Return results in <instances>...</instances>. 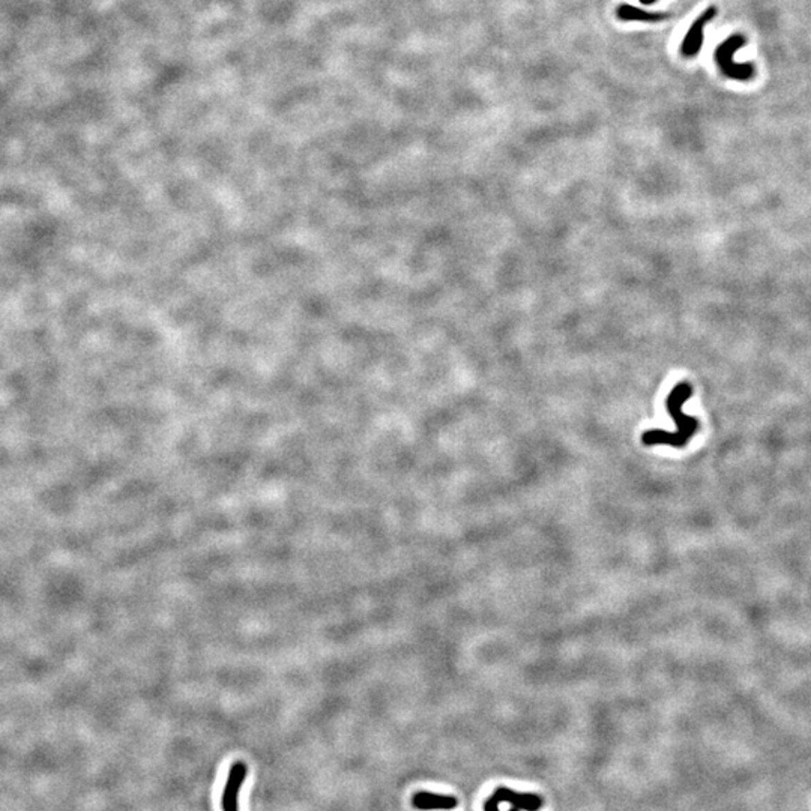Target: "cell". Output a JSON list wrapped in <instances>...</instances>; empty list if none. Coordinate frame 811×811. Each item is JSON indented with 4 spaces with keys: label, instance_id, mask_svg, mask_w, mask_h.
<instances>
[{
    "label": "cell",
    "instance_id": "4",
    "mask_svg": "<svg viewBox=\"0 0 811 811\" xmlns=\"http://www.w3.org/2000/svg\"><path fill=\"white\" fill-rule=\"evenodd\" d=\"M716 15V8L715 6H710L706 9L705 13H702V15H698L694 23L689 27L685 38L680 44V53L685 58H694L702 50V45H703V31L706 24H710Z\"/></svg>",
    "mask_w": 811,
    "mask_h": 811
},
{
    "label": "cell",
    "instance_id": "6",
    "mask_svg": "<svg viewBox=\"0 0 811 811\" xmlns=\"http://www.w3.org/2000/svg\"><path fill=\"white\" fill-rule=\"evenodd\" d=\"M412 804L416 810L421 811H448L459 805V801L450 795L432 794V792H416L412 796Z\"/></svg>",
    "mask_w": 811,
    "mask_h": 811
},
{
    "label": "cell",
    "instance_id": "7",
    "mask_svg": "<svg viewBox=\"0 0 811 811\" xmlns=\"http://www.w3.org/2000/svg\"><path fill=\"white\" fill-rule=\"evenodd\" d=\"M616 15L622 22H661L669 18L667 13H650L643 11L640 8L631 5H621L616 11Z\"/></svg>",
    "mask_w": 811,
    "mask_h": 811
},
{
    "label": "cell",
    "instance_id": "1",
    "mask_svg": "<svg viewBox=\"0 0 811 811\" xmlns=\"http://www.w3.org/2000/svg\"><path fill=\"white\" fill-rule=\"evenodd\" d=\"M691 394H693L691 385H689L688 382H679V384L670 391L666 403L667 412L676 424V432L672 433L664 430H648L643 433L641 442L648 446L669 445L673 446V448H684L698 428L697 418L687 415L682 410V406L685 404V402H688Z\"/></svg>",
    "mask_w": 811,
    "mask_h": 811
},
{
    "label": "cell",
    "instance_id": "5",
    "mask_svg": "<svg viewBox=\"0 0 811 811\" xmlns=\"http://www.w3.org/2000/svg\"><path fill=\"white\" fill-rule=\"evenodd\" d=\"M247 772H248V769H247V765L244 762L233 763V767L230 768V772H229L224 790H222V798H221L222 811H238L239 792H240L242 786H244V781L247 778Z\"/></svg>",
    "mask_w": 811,
    "mask_h": 811
},
{
    "label": "cell",
    "instance_id": "8",
    "mask_svg": "<svg viewBox=\"0 0 811 811\" xmlns=\"http://www.w3.org/2000/svg\"><path fill=\"white\" fill-rule=\"evenodd\" d=\"M640 2H641L643 5H652V3H655L657 0H640Z\"/></svg>",
    "mask_w": 811,
    "mask_h": 811
},
{
    "label": "cell",
    "instance_id": "2",
    "mask_svg": "<svg viewBox=\"0 0 811 811\" xmlns=\"http://www.w3.org/2000/svg\"><path fill=\"white\" fill-rule=\"evenodd\" d=\"M747 44L745 36L741 33L732 35L724 42H721L715 50V62L719 69L724 74L726 77L738 81H747L754 77L756 69H754L753 63H736L735 53Z\"/></svg>",
    "mask_w": 811,
    "mask_h": 811
},
{
    "label": "cell",
    "instance_id": "3",
    "mask_svg": "<svg viewBox=\"0 0 811 811\" xmlns=\"http://www.w3.org/2000/svg\"><path fill=\"white\" fill-rule=\"evenodd\" d=\"M499 804H508L507 811H539L544 801L536 794H520L508 787H499L484 804V810L495 808Z\"/></svg>",
    "mask_w": 811,
    "mask_h": 811
}]
</instances>
